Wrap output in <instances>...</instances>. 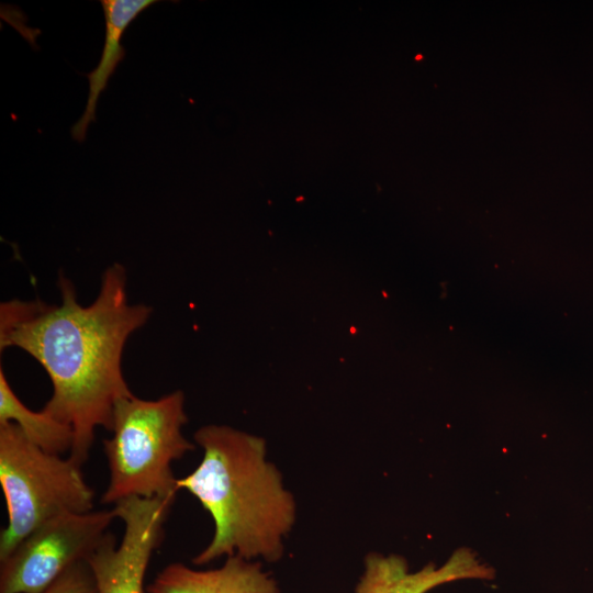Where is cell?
I'll list each match as a JSON object with an SVG mask.
<instances>
[{
    "label": "cell",
    "instance_id": "6da1fadb",
    "mask_svg": "<svg viewBox=\"0 0 593 593\" xmlns=\"http://www.w3.org/2000/svg\"><path fill=\"white\" fill-rule=\"evenodd\" d=\"M126 270L107 268L99 293L82 306L61 273L60 304L11 300L0 305V349L16 347L47 372L53 394L43 410L74 432L69 458L82 466L96 429H112L116 403L132 395L122 371L128 337L148 321L152 307L128 301Z\"/></svg>",
    "mask_w": 593,
    "mask_h": 593
},
{
    "label": "cell",
    "instance_id": "7a4b0ae2",
    "mask_svg": "<svg viewBox=\"0 0 593 593\" xmlns=\"http://www.w3.org/2000/svg\"><path fill=\"white\" fill-rule=\"evenodd\" d=\"M194 440L203 458L177 484L209 512L214 534L193 563L205 564L224 555L279 559L282 538L295 519V503L279 471L266 460L265 440L219 425L201 427Z\"/></svg>",
    "mask_w": 593,
    "mask_h": 593
},
{
    "label": "cell",
    "instance_id": "3957f363",
    "mask_svg": "<svg viewBox=\"0 0 593 593\" xmlns=\"http://www.w3.org/2000/svg\"><path fill=\"white\" fill-rule=\"evenodd\" d=\"M188 422L181 391L157 400L134 394L114 409L112 436L103 440L109 483L101 497L115 504L128 497H176L178 479L171 465L193 450L182 434Z\"/></svg>",
    "mask_w": 593,
    "mask_h": 593
},
{
    "label": "cell",
    "instance_id": "277c9868",
    "mask_svg": "<svg viewBox=\"0 0 593 593\" xmlns=\"http://www.w3.org/2000/svg\"><path fill=\"white\" fill-rule=\"evenodd\" d=\"M69 457L44 451L13 423H0V485L8 525L0 534V561L33 530L66 513L92 511L94 491Z\"/></svg>",
    "mask_w": 593,
    "mask_h": 593
},
{
    "label": "cell",
    "instance_id": "5b68a950",
    "mask_svg": "<svg viewBox=\"0 0 593 593\" xmlns=\"http://www.w3.org/2000/svg\"><path fill=\"white\" fill-rule=\"evenodd\" d=\"M116 518L112 510L66 513L33 530L0 561V593H41L100 545Z\"/></svg>",
    "mask_w": 593,
    "mask_h": 593
},
{
    "label": "cell",
    "instance_id": "8992f818",
    "mask_svg": "<svg viewBox=\"0 0 593 593\" xmlns=\"http://www.w3.org/2000/svg\"><path fill=\"white\" fill-rule=\"evenodd\" d=\"M175 497H128L114 504L124 524L120 544L108 533L87 558L98 593H145L144 580L154 551L161 545Z\"/></svg>",
    "mask_w": 593,
    "mask_h": 593
},
{
    "label": "cell",
    "instance_id": "52a82bcc",
    "mask_svg": "<svg viewBox=\"0 0 593 593\" xmlns=\"http://www.w3.org/2000/svg\"><path fill=\"white\" fill-rule=\"evenodd\" d=\"M495 571L469 548H458L437 567L429 562L415 572L398 555L370 553L355 593H427L441 584L460 580H493Z\"/></svg>",
    "mask_w": 593,
    "mask_h": 593
},
{
    "label": "cell",
    "instance_id": "ba28073f",
    "mask_svg": "<svg viewBox=\"0 0 593 593\" xmlns=\"http://www.w3.org/2000/svg\"><path fill=\"white\" fill-rule=\"evenodd\" d=\"M147 593H279L276 581L258 562L228 556L217 569L193 570L180 562L166 566Z\"/></svg>",
    "mask_w": 593,
    "mask_h": 593
},
{
    "label": "cell",
    "instance_id": "9c48e42d",
    "mask_svg": "<svg viewBox=\"0 0 593 593\" xmlns=\"http://www.w3.org/2000/svg\"><path fill=\"white\" fill-rule=\"evenodd\" d=\"M156 0H101L105 20L104 46L98 66L85 76L89 80V94L81 118L72 125L70 132L75 141L86 139L90 123L96 121V108L100 94L107 88L109 79L125 56L121 38L131 22Z\"/></svg>",
    "mask_w": 593,
    "mask_h": 593
},
{
    "label": "cell",
    "instance_id": "30bf717a",
    "mask_svg": "<svg viewBox=\"0 0 593 593\" xmlns=\"http://www.w3.org/2000/svg\"><path fill=\"white\" fill-rule=\"evenodd\" d=\"M15 424L23 435L46 452L61 455L71 450L72 428L42 411L30 410L10 387L0 368V423Z\"/></svg>",
    "mask_w": 593,
    "mask_h": 593
},
{
    "label": "cell",
    "instance_id": "8fae6325",
    "mask_svg": "<svg viewBox=\"0 0 593 593\" xmlns=\"http://www.w3.org/2000/svg\"><path fill=\"white\" fill-rule=\"evenodd\" d=\"M41 593H98V588L88 561L80 560Z\"/></svg>",
    "mask_w": 593,
    "mask_h": 593
}]
</instances>
